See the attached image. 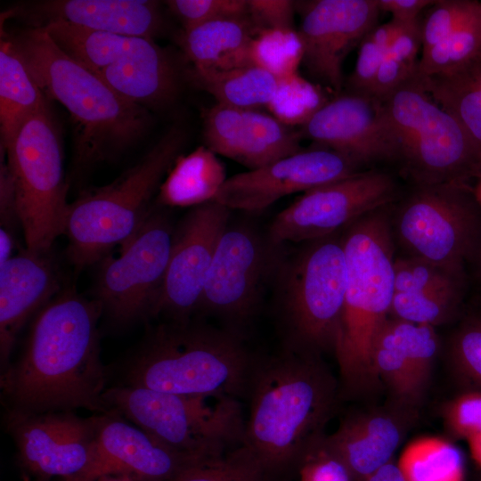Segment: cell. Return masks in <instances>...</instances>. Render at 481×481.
<instances>
[{
	"mask_svg": "<svg viewBox=\"0 0 481 481\" xmlns=\"http://www.w3.org/2000/svg\"><path fill=\"white\" fill-rule=\"evenodd\" d=\"M248 17L258 31L294 29L296 2L289 0H247Z\"/></svg>",
	"mask_w": 481,
	"mask_h": 481,
	"instance_id": "7dc6e473",
	"label": "cell"
},
{
	"mask_svg": "<svg viewBox=\"0 0 481 481\" xmlns=\"http://www.w3.org/2000/svg\"><path fill=\"white\" fill-rule=\"evenodd\" d=\"M206 146L216 154L257 169L301 150V135L273 115L216 103L203 115Z\"/></svg>",
	"mask_w": 481,
	"mask_h": 481,
	"instance_id": "ffe728a7",
	"label": "cell"
},
{
	"mask_svg": "<svg viewBox=\"0 0 481 481\" xmlns=\"http://www.w3.org/2000/svg\"><path fill=\"white\" fill-rule=\"evenodd\" d=\"M395 20L375 26L361 41L356 64L349 78L351 92L371 94L379 67L395 36Z\"/></svg>",
	"mask_w": 481,
	"mask_h": 481,
	"instance_id": "b9f144b4",
	"label": "cell"
},
{
	"mask_svg": "<svg viewBox=\"0 0 481 481\" xmlns=\"http://www.w3.org/2000/svg\"><path fill=\"white\" fill-rule=\"evenodd\" d=\"M303 55L302 41L294 29L260 30L254 36L249 46L251 64L276 78L298 73Z\"/></svg>",
	"mask_w": 481,
	"mask_h": 481,
	"instance_id": "d590c367",
	"label": "cell"
},
{
	"mask_svg": "<svg viewBox=\"0 0 481 481\" xmlns=\"http://www.w3.org/2000/svg\"><path fill=\"white\" fill-rule=\"evenodd\" d=\"M380 11L390 12L394 20L407 22L419 19L420 12L432 6L433 0H376Z\"/></svg>",
	"mask_w": 481,
	"mask_h": 481,
	"instance_id": "816d5d0a",
	"label": "cell"
},
{
	"mask_svg": "<svg viewBox=\"0 0 481 481\" xmlns=\"http://www.w3.org/2000/svg\"><path fill=\"white\" fill-rule=\"evenodd\" d=\"M117 94L145 109H161L177 96L180 73L171 55L153 39L97 72Z\"/></svg>",
	"mask_w": 481,
	"mask_h": 481,
	"instance_id": "d4e9b609",
	"label": "cell"
},
{
	"mask_svg": "<svg viewBox=\"0 0 481 481\" xmlns=\"http://www.w3.org/2000/svg\"><path fill=\"white\" fill-rule=\"evenodd\" d=\"M47 98L62 104L75 126L74 173L120 157L152 125L147 109L117 94L98 74L67 55L39 28L8 36Z\"/></svg>",
	"mask_w": 481,
	"mask_h": 481,
	"instance_id": "3957f363",
	"label": "cell"
},
{
	"mask_svg": "<svg viewBox=\"0 0 481 481\" xmlns=\"http://www.w3.org/2000/svg\"><path fill=\"white\" fill-rule=\"evenodd\" d=\"M15 248L14 234L11 232L0 229V265L6 263L12 257V251Z\"/></svg>",
	"mask_w": 481,
	"mask_h": 481,
	"instance_id": "db71d44e",
	"label": "cell"
},
{
	"mask_svg": "<svg viewBox=\"0 0 481 481\" xmlns=\"http://www.w3.org/2000/svg\"><path fill=\"white\" fill-rule=\"evenodd\" d=\"M416 76L432 99L461 124L481 161V52L452 70Z\"/></svg>",
	"mask_w": 481,
	"mask_h": 481,
	"instance_id": "83f0119b",
	"label": "cell"
},
{
	"mask_svg": "<svg viewBox=\"0 0 481 481\" xmlns=\"http://www.w3.org/2000/svg\"><path fill=\"white\" fill-rule=\"evenodd\" d=\"M406 481H464V459L451 440L421 436L410 441L395 462Z\"/></svg>",
	"mask_w": 481,
	"mask_h": 481,
	"instance_id": "1f68e13d",
	"label": "cell"
},
{
	"mask_svg": "<svg viewBox=\"0 0 481 481\" xmlns=\"http://www.w3.org/2000/svg\"><path fill=\"white\" fill-rule=\"evenodd\" d=\"M466 441L473 461L481 468V431L470 436Z\"/></svg>",
	"mask_w": 481,
	"mask_h": 481,
	"instance_id": "11a10c76",
	"label": "cell"
},
{
	"mask_svg": "<svg viewBox=\"0 0 481 481\" xmlns=\"http://www.w3.org/2000/svg\"><path fill=\"white\" fill-rule=\"evenodd\" d=\"M395 193V182L390 175L375 170L358 172L304 192L274 216L267 237L282 245L330 235L390 204Z\"/></svg>",
	"mask_w": 481,
	"mask_h": 481,
	"instance_id": "5bb4252c",
	"label": "cell"
},
{
	"mask_svg": "<svg viewBox=\"0 0 481 481\" xmlns=\"http://www.w3.org/2000/svg\"><path fill=\"white\" fill-rule=\"evenodd\" d=\"M5 424L24 467L41 477L90 478L95 461L96 415L73 411L22 412L8 410Z\"/></svg>",
	"mask_w": 481,
	"mask_h": 481,
	"instance_id": "9a60e30c",
	"label": "cell"
},
{
	"mask_svg": "<svg viewBox=\"0 0 481 481\" xmlns=\"http://www.w3.org/2000/svg\"><path fill=\"white\" fill-rule=\"evenodd\" d=\"M388 205L365 214L341 232L346 287L333 350L340 397L356 398L380 384L372 366V350L390 316L395 292V241Z\"/></svg>",
	"mask_w": 481,
	"mask_h": 481,
	"instance_id": "277c9868",
	"label": "cell"
},
{
	"mask_svg": "<svg viewBox=\"0 0 481 481\" xmlns=\"http://www.w3.org/2000/svg\"><path fill=\"white\" fill-rule=\"evenodd\" d=\"M61 275L52 250L34 252L21 249L0 265V359L1 372L17 336L61 289Z\"/></svg>",
	"mask_w": 481,
	"mask_h": 481,
	"instance_id": "cb8c5ba5",
	"label": "cell"
},
{
	"mask_svg": "<svg viewBox=\"0 0 481 481\" xmlns=\"http://www.w3.org/2000/svg\"><path fill=\"white\" fill-rule=\"evenodd\" d=\"M257 33L248 16L225 18L183 30L181 45L192 68L227 70L252 65L249 46Z\"/></svg>",
	"mask_w": 481,
	"mask_h": 481,
	"instance_id": "484cf974",
	"label": "cell"
},
{
	"mask_svg": "<svg viewBox=\"0 0 481 481\" xmlns=\"http://www.w3.org/2000/svg\"><path fill=\"white\" fill-rule=\"evenodd\" d=\"M225 169L216 154L200 146L179 155L157 194L161 207H196L215 199L226 180Z\"/></svg>",
	"mask_w": 481,
	"mask_h": 481,
	"instance_id": "f1b7e54d",
	"label": "cell"
},
{
	"mask_svg": "<svg viewBox=\"0 0 481 481\" xmlns=\"http://www.w3.org/2000/svg\"><path fill=\"white\" fill-rule=\"evenodd\" d=\"M472 192L479 206L481 207V175L477 178V181L472 187Z\"/></svg>",
	"mask_w": 481,
	"mask_h": 481,
	"instance_id": "6f0895ef",
	"label": "cell"
},
{
	"mask_svg": "<svg viewBox=\"0 0 481 481\" xmlns=\"http://www.w3.org/2000/svg\"><path fill=\"white\" fill-rule=\"evenodd\" d=\"M341 232L303 242L281 258L274 279L282 348L317 356L333 352L346 287Z\"/></svg>",
	"mask_w": 481,
	"mask_h": 481,
	"instance_id": "52a82bcc",
	"label": "cell"
},
{
	"mask_svg": "<svg viewBox=\"0 0 481 481\" xmlns=\"http://www.w3.org/2000/svg\"><path fill=\"white\" fill-rule=\"evenodd\" d=\"M270 475L243 444L225 453L194 462L173 481H267Z\"/></svg>",
	"mask_w": 481,
	"mask_h": 481,
	"instance_id": "8d00e7d4",
	"label": "cell"
},
{
	"mask_svg": "<svg viewBox=\"0 0 481 481\" xmlns=\"http://www.w3.org/2000/svg\"><path fill=\"white\" fill-rule=\"evenodd\" d=\"M102 317L96 300L63 286L33 317L19 359L2 371L9 410L108 412L98 331Z\"/></svg>",
	"mask_w": 481,
	"mask_h": 481,
	"instance_id": "6da1fadb",
	"label": "cell"
},
{
	"mask_svg": "<svg viewBox=\"0 0 481 481\" xmlns=\"http://www.w3.org/2000/svg\"><path fill=\"white\" fill-rule=\"evenodd\" d=\"M339 397V383L322 356L282 348L268 358H256L242 444L270 477L289 470L325 435Z\"/></svg>",
	"mask_w": 481,
	"mask_h": 481,
	"instance_id": "7a4b0ae2",
	"label": "cell"
},
{
	"mask_svg": "<svg viewBox=\"0 0 481 481\" xmlns=\"http://www.w3.org/2000/svg\"><path fill=\"white\" fill-rule=\"evenodd\" d=\"M70 58L97 73L138 47L145 37L54 22L41 27Z\"/></svg>",
	"mask_w": 481,
	"mask_h": 481,
	"instance_id": "f546056e",
	"label": "cell"
},
{
	"mask_svg": "<svg viewBox=\"0 0 481 481\" xmlns=\"http://www.w3.org/2000/svg\"><path fill=\"white\" fill-rule=\"evenodd\" d=\"M416 68L406 65L387 53L379 67L370 95L382 99L412 77Z\"/></svg>",
	"mask_w": 481,
	"mask_h": 481,
	"instance_id": "c3c4849f",
	"label": "cell"
},
{
	"mask_svg": "<svg viewBox=\"0 0 481 481\" xmlns=\"http://www.w3.org/2000/svg\"><path fill=\"white\" fill-rule=\"evenodd\" d=\"M349 158L319 147L228 177L213 200L230 209L257 211L296 192H306L361 172Z\"/></svg>",
	"mask_w": 481,
	"mask_h": 481,
	"instance_id": "e0dca14e",
	"label": "cell"
},
{
	"mask_svg": "<svg viewBox=\"0 0 481 481\" xmlns=\"http://www.w3.org/2000/svg\"><path fill=\"white\" fill-rule=\"evenodd\" d=\"M299 134L360 167L397 159L380 101L369 94L350 92L327 102L301 126Z\"/></svg>",
	"mask_w": 481,
	"mask_h": 481,
	"instance_id": "d6986e66",
	"label": "cell"
},
{
	"mask_svg": "<svg viewBox=\"0 0 481 481\" xmlns=\"http://www.w3.org/2000/svg\"><path fill=\"white\" fill-rule=\"evenodd\" d=\"M4 15L29 28L61 22L149 39L162 27L159 4L149 0H44L15 5Z\"/></svg>",
	"mask_w": 481,
	"mask_h": 481,
	"instance_id": "603a6c76",
	"label": "cell"
},
{
	"mask_svg": "<svg viewBox=\"0 0 481 481\" xmlns=\"http://www.w3.org/2000/svg\"><path fill=\"white\" fill-rule=\"evenodd\" d=\"M389 320L409 361L413 379L424 395L439 348L436 328L392 317Z\"/></svg>",
	"mask_w": 481,
	"mask_h": 481,
	"instance_id": "f35d334b",
	"label": "cell"
},
{
	"mask_svg": "<svg viewBox=\"0 0 481 481\" xmlns=\"http://www.w3.org/2000/svg\"><path fill=\"white\" fill-rule=\"evenodd\" d=\"M83 481H134L128 477L121 476H102L92 480H83Z\"/></svg>",
	"mask_w": 481,
	"mask_h": 481,
	"instance_id": "9f6ffc18",
	"label": "cell"
},
{
	"mask_svg": "<svg viewBox=\"0 0 481 481\" xmlns=\"http://www.w3.org/2000/svg\"><path fill=\"white\" fill-rule=\"evenodd\" d=\"M391 221L405 256L452 270L464 271L481 246V207L466 183L418 184Z\"/></svg>",
	"mask_w": 481,
	"mask_h": 481,
	"instance_id": "8fae6325",
	"label": "cell"
},
{
	"mask_svg": "<svg viewBox=\"0 0 481 481\" xmlns=\"http://www.w3.org/2000/svg\"><path fill=\"white\" fill-rule=\"evenodd\" d=\"M256 357L243 335L194 317L152 328L126 367L125 384L159 392L246 398Z\"/></svg>",
	"mask_w": 481,
	"mask_h": 481,
	"instance_id": "5b68a950",
	"label": "cell"
},
{
	"mask_svg": "<svg viewBox=\"0 0 481 481\" xmlns=\"http://www.w3.org/2000/svg\"><path fill=\"white\" fill-rule=\"evenodd\" d=\"M463 291L464 285L414 293L395 292L389 317L436 328L454 318Z\"/></svg>",
	"mask_w": 481,
	"mask_h": 481,
	"instance_id": "836d02e7",
	"label": "cell"
},
{
	"mask_svg": "<svg viewBox=\"0 0 481 481\" xmlns=\"http://www.w3.org/2000/svg\"><path fill=\"white\" fill-rule=\"evenodd\" d=\"M211 200L192 208L175 227L169 261L152 317H196L207 275L231 211Z\"/></svg>",
	"mask_w": 481,
	"mask_h": 481,
	"instance_id": "2e32d148",
	"label": "cell"
},
{
	"mask_svg": "<svg viewBox=\"0 0 481 481\" xmlns=\"http://www.w3.org/2000/svg\"><path fill=\"white\" fill-rule=\"evenodd\" d=\"M103 402L108 411L195 461L222 455L244 440L242 404L231 395H184L123 384L108 387Z\"/></svg>",
	"mask_w": 481,
	"mask_h": 481,
	"instance_id": "ba28073f",
	"label": "cell"
},
{
	"mask_svg": "<svg viewBox=\"0 0 481 481\" xmlns=\"http://www.w3.org/2000/svg\"><path fill=\"white\" fill-rule=\"evenodd\" d=\"M185 140L181 126H171L116 180L81 192L69 204L66 255L75 268L98 263L113 247L122 248L131 240L154 208L153 198L181 155Z\"/></svg>",
	"mask_w": 481,
	"mask_h": 481,
	"instance_id": "8992f818",
	"label": "cell"
},
{
	"mask_svg": "<svg viewBox=\"0 0 481 481\" xmlns=\"http://www.w3.org/2000/svg\"><path fill=\"white\" fill-rule=\"evenodd\" d=\"M275 92L266 108L286 126H302L323 104L321 92L298 73L277 78Z\"/></svg>",
	"mask_w": 481,
	"mask_h": 481,
	"instance_id": "74e56055",
	"label": "cell"
},
{
	"mask_svg": "<svg viewBox=\"0 0 481 481\" xmlns=\"http://www.w3.org/2000/svg\"><path fill=\"white\" fill-rule=\"evenodd\" d=\"M47 97L6 35L0 43L1 148L6 151L23 124L48 107Z\"/></svg>",
	"mask_w": 481,
	"mask_h": 481,
	"instance_id": "4316f807",
	"label": "cell"
},
{
	"mask_svg": "<svg viewBox=\"0 0 481 481\" xmlns=\"http://www.w3.org/2000/svg\"><path fill=\"white\" fill-rule=\"evenodd\" d=\"M395 22L397 30L388 53L406 65L416 68L418 64L416 57L420 47L422 46L421 22L419 19Z\"/></svg>",
	"mask_w": 481,
	"mask_h": 481,
	"instance_id": "681fc988",
	"label": "cell"
},
{
	"mask_svg": "<svg viewBox=\"0 0 481 481\" xmlns=\"http://www.w3.org/2000/svg\"><path fill=\"white\" fill-rule=\"evenodd\" d=\"M480 2L439 0L421 22L422 54L456 30L477 10Z\"/></svg>",
	"mask_w": 481,
	"mask_h": 481,
	"instance_id": "ee69618b",
	"label": "cell"
},
{
	"mask_svg": "<svg viewBox=\"0 0 481 481\" xmlns=\"http://www.w3.org/2000/svg\"><path fill=\"white\" fill-rule=\"evenodd\" d=\"M281 247L250 225L228 224L216 246L196 317H215L224 328L243 335L266 282L276 274Z\"/></svg>",
	"mask_w": 481,
	"mask_h": 481,
	"instance_id": "4fadbf2b",
	"label": "cell"
},
{
	"mask_svg": "<svg viewBox=\"0 0 481 481\" xmlns=\"http://www.w3.org/2000/svg\"><path fill=\"white\" fill-rule=\"evenodd\" d=\"M379 101L397 159L417 185L467 183L481 175V161L464 129L415 73Z\"/></svg>",
	"mask_w": 481,
	"mask_h": 481,
	"instance_id": "9c48e42d",
	"label": "cell"
},
{
	"mask_svg": "<svg viewBox=\"0 0 481 481\" xmlns=\"http://www.w3.org/2000/svg\"><path fill=\"white\" fill-rule=\"evenodd\" d=\"M0 217L1 228L13 234L17 224L20 226L12 175L6 162L3 160L0 168Z\"/></svg>",
	"mask_w": 481,
	"mask_h": 481,
	"instance_id": "f907efd6",
	"label": "cell"
},
{
	"mask_svg": "<svg viewBox=\"0 0 481 481\" xmlns=\"http://www.w3.org/2000/svg\"><path fill=\"white\" fill-rule=\"evenodd\" d=\"M303 63L317 80L338 92L348 52L376 26V0H316L297 3Z\"/></svg>",
	"mask_w": 481,
	"mask_h": 481,
	"instance_id": "ac0fdd59",
	"label": "cell"
},
{
	"mask_svg": "<svg viewBox=\"0 0 481 481\" xmlns=\"http://www.w3.org/2000/svg\"><path fill=\"white\" fill-rule=\"evenodd\" d=\"M326 436L312 443L289 469L294 471V481H355L346 465L329 445Z\"/></svg>",
	"mask_w": 481,
	"mask_h": 481,
	"instance_id": "7bdbcfd3",
	"label": "cell"
},
{
	"mask_svg": "<svg viewBox=\"0 0 481 481\" xmlns=\"http://www.w3.org/2000/svg\"><path fill=\"white\" fill-rule=\"evenodd\" d=\"M481 52V2L475 12L445 39L421 55L416 68L420 77L457 69Z\"/></svg>",
	"mask_w": 481,
	"mask_h": 481,
	"instance_id": "e575fe53",
	"label": "cell"
},
{
	"mask_svg": "<svg viewBox=\"0 0 481 481\" xmlns=\"http://www.w3.org/2000/svg\"><path fill=\"white\" fill-rule=\"evenodd\" d=\"M372 366L380 383L391 394V399L416 408L423 398L389 318L379 331L372 350Z\"/></svg>",
	"mask_w": 481,
	"mask_h": 481,
	"instance_id": "d6a6232c",
	"label": "cell"
},
{
	"mask_svg": "<svg viewBox=\"0 0 481 481\" xmlns=\"http://www.w3.org/2000/svg\"><path fill=\"white\" fill-rule=\"evenodd\" d=\"M418 418L419 408L391 399L385 405L346 415L326 439L355 481H363L393 461Z\"/></svg>",
	"mask_w": 481,
	"mask_h": 481,
	"instance_id": "7402d4cb",
	"label": "cell"
},
{
	"mask_svg": "<svg viewBox=\"0 0 481 481\" xmlns=\"http://www.w3.org/2000/svg\"><path fill=\"white\" fill-rule=\"evenodd\" d=\"M191 80L200 89L210 94L216 103L257 109L270 102L278 79L255 65L227 70L188 71Z\"/></svg>",
	"mask_w": 481,
	"mask_h": 481,
	"instance_id": "4dcf8cb0",
	"label": "cell"
},
{
	"mask_svg": "<svg viewBox=\"0 0 481 481\" xmlns=\"http://www.w3.org/2000/svg\"><path fill=\"white\" fill-rule=\"evenodd\" d=\"M25 248L52 250L64 234L69 204L61 134L50 107L29 118L4 151Z\"/></svg>",
	"mask_w": 481,
	"mask_h": 481,
	"instance_id": "30bf717a",
	"label": "cell"
},
{
	"mask_svg": "<svg viewBox=\"0 0 481 481\" xmlns=\"http://www.w3.org/2000/svg\"><path fill=\"white\" fill-rule=\"evenodd\" d=\"M447 433L457 439H467L481 431V390L468 389L447 401L442 409Z\"/></svg>",
	"mask_w": 481,
	"mask_h": 481,
	"instance_id": "bcb514c9",
	"label": "cell"
},
{
	"mask_svg": "<svg viewBox=\"0 0 481 481\" xmlns=\"http://www.w3.org/2000/svg\"><path fill=\"white\" fill-rule=\"evenodd\" d=\"M447 355L455 374L469 389L481 390V313L468 317L455 330Z\"/></svg>",
	"mask_w": 481,
	"mask_h": 481,
	"instance_id": "ab89813d",
	"label": "cell"
},
{
	"mask_svg": "<svg viewBox=\"0 0 481 481\" xmlns=\"http://www.w3.org/2000/svg\"><path fill=\"white\" fill-rule=\"evenodd\" d=\"M164 207L151 214L118 257L99 262L92 295L112 326L152 317L167 272L175 227Z\"/></svg>",
	"mask_w": 481,
	"mask_h": 481,
	"instance_id": "7c38bea8",
	"label": "cell"
},
{
	"mask_svg": "<svg viewBox=\"0 0 481 481\" xmlns=\"http://www.w3.org/2000/svg\"><path fill=\"white\" fill-rule=\"evenodd\" d=\"M475 257H477V276L481 280V246L476 254Z\"/></svg>",
	"mask_w": 481,
	"mask_h": 481,
	"instance_id": "680465c9",
	"label": "cell"
},
{
	"mask_svg": "<svg viewBox=\"0 0 481 481\" xmlns=\"http://www.w3.org/2000/svg\"><path fill=\"white\" fill-rule=\"evenodd\" d=\"M197 461L169 449L114 411L96 414L95 461L88 480L121 476L134 481H173Z\"/></svg>",
	"mask_w": 481,
	"mask_h": 481,
	"instance_id": "44dd1931",
	"label": "cell"
},
{
	"mask_svg": "<svg viewBox=\"0 0 481 481\" xmlns=\"http://www.w3.org/2000/svg\"><path fill=\"white\" fill-rule=\"evenodd\" d=\"M395 291L422 292L465 285L464 271H455L412 257L395 258Z\"/></svg>",
	"mask_w": 481,
	"mask_h": 481,
	"instance_id": "60d3db41",
	"label": "cell"
},
{
	"mask_svg": "<svg viewBox=\"0 0 481 481\" xmlns=\"http://www.w3.org/2000/svg\"><path fill=\"white\" fill-rule=\"evenodd\" d=\"M167 4L183 30L215 20L248 16L247 0H170Z\"/></svg>",
	"mask_w": 481,
	"mask_h": 481,
	"instance_id": "f6af8a7d",
	"label": "cell"
},
{
	"mask_svg": "<svg viewBox=\"0 0 481 481\" xmlns=\"http://www.w3.org/2000/svg\"><path fill=\"white\" fill-rule=\"evenodd\" d=\"M363 481H406L394 461L379 468Z\"/></svg>",
	"mask_w": 481,
	"mask_h": 481,
	"instance_id": "f5cc1de1",
	"label": "cell"
}]
</instances>
